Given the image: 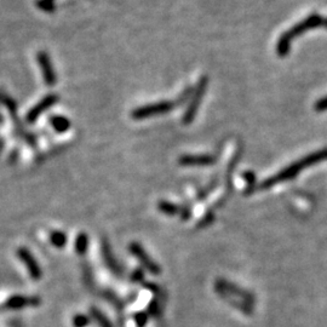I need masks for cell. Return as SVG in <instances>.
<instances>
[{
	"label": "cell",
	"instance_id": "e0dca14e",
	"mask_svg": "<svg viewBox=\"0 0 327 327\" xmlns=\"http://www.w3.org/2000/svg\"><path fill=\"white\" fill-rule=\"evenodd\" d=\"M92 314H93V316H95V318L99 321V325H101L102 327H112L111 324H109V321L107 320L106 318H103V315H102L98 310L92 309Z\"/></svg>",
	"mask_w": 327,
	"mask_h": 327
},
{
	"label": "cell",
	"instance_id": "277c9868",
	"mask_svg": "<svg viewBox=\"0 0 327 327\" xmlns=\"http://www.w3.org/2000/svg\"><path fill=\"white\" fill-rule=\"evenodd\" d=\"M324 23H325V18H323L318 14H313L310 15V16H308L307 18H304L302 22L295 25L291 30H286V32L290 35V38L294 40V38H296V36L302 35V34L308 32L309 30H314V28L318 27H324Z\"/></svg>",
	"mask_w": 327,
	"mask_h": 327
},
{
	"label": "cell",
	"instance_id": "4fadbf2b",
	"mask_svg": "<svg viewBox=\"0 0 327 327\" xmlns=\"http://www.w3.org/2000/svg\"><path fill=\"white\" fill-rule=\"evenodd\" d=\"M50 240H51L52 245L56 247H63L65 242H67V237L61 232H52L50 235Z\"/></svg>",
	"mask_w": 327,
	"mask_h": 327
},
{
	"label": "cell",
	"instance_id": "ba28073f",
	"mask_svg": "<svg viewBox=\"0 0 327 327\" xmlns=\"http://www.w3.org/2000/svg\"><path fill=\"white\" fill-rule=\"evenodd\" d=\"M18 257H20L21 261L26 264V267L28 268V270H30V276H32L33 279L35 280L40 279L41 270L40 268H39L38 263H36L35 260L33 258V256L30 255V251L26 250V248H20V250H18Z\"/></svg>",
	"mask_w": 327,
	"mask_h": 327
},
{
	"label": "cell",
	"instance_id": "52a82bcc",
	"mask_svg": "<svg viewBox=\"0 0 327 327\" xmlns=\"http://www.w3.org/2000/svg\"><path fill=\"white\" fill-rule=\"evenodd\" d=\"M130 250H131V252H132L133 255H135L136 257L138 258V261H140L141 263H142L143 266L146 267V269H147V270L150 271V273L155 274V275H156V274L160 273V268L156 266L155 262L151 261L150 258H149L147 252H146V251L143 250V248L141 247L140 245L136 244V242H133V244L130 245Z\"/></svg>",
	"mask_w": 327,
	"mask_h": 327
},
{
	"label": "cell",
	"instance_id": "5b68a950",
	"mask_svg": "<svg viewBox=\"0 0 327 327\" xmlns=\"http://www.w3.org/2000/svg\"><path fill=\"white\" fill-rule=\"evenodd\" d=\"M38 62L41 68V73H43L44 83L48 86H54L57 83V75L55 73L54 67H52L51 59H50L49 55L46 52L41 51L38 54Z\"/></svg>",
	"mask_w": 327,
	"mask_h": 327
},
{
	"label": "cell",
	"instance_id": "30bf717a",
	"mask_svg": "<svg viewBox=\"0 0 327 327\" xmlns=\"http://www.w3.org/2000/svg\"><path fill=\"white\" fill-rule=\"evenodd\" d=\"M38 298L32 297H22V296H17V297H12L11 299L7 300V307L9 308H23V307H30V305H36L38 304Z\"/></svg>",
	"mask_w": 327,
	"mask_h": 327
},
{
	"label": "cell",
	"instance_id": "6da1fadb",
	"mask_svg": "<svg viewBox=\"0 0 327 327\" xmlns=\"http://www.w3.org/2000/svg\"><path fill=\"white\" fill-rule=\"evenodd\" d=\"M325 159H327V149H323V150H320V151H316V153L311 154V155H309V156H305L304 159H302V160H299L298 163L291 165V166L287 167L286 170H284L282 172H280L278 176L274 177L273 179L266 182V185L273 184V183L280 182V180L292 178V177H294L297 172H299L300 170L304 169V167L309 166V165H313L315 163H319V161H321V160H325Z\"/></svg>",
	"mask_w": 327,
	"mask_h": 327
},
{
	"label": "cell",
	"instance_id": "7c38bea8",
	"mask_svg": "<svg viewBox=\"0 0 327 327\" xmlns=\"http://www.w3.org/2000/svg\"><path fill=\"white\" fill-rule=\"evenodd\" d=\"M50 124L57 132H65L70 129V121L68 118L62 117V115H52L50 118Z\"/></svg>",
	"mask_w": 327,
	"mask_h": 327
},
{
	"label": "cell",
	"instance_id": "ac0fdd59",
	"mask_svg": "<svg viewBox=\"0 0 327 327\" xmlns=\"http://www.w3.org/2000/svg\"><path fill=\"white\" fill-rule=\"evenodd\" d=\"M316 112H325L327 111V96L326 97H323L321 99H319L318 102L314 106Z\"/></svg>",
	"mask_w": 327,
	"mask_h": 327
},
{
	"label": "cell",
	"instance_id": "d6986e66",
	"mask_svg": "<svg viewBox=\"0 0 327 327\" xmlns=\"http://www.w3.org/2000/svg\"><path fill=\"white\" fill-rule=\"evenodd\" d=\"M88 321L89 320L85 318V316L79 315V316H77V318H74V326L83 327V326L88 325Z\"/></svg>",
	"mask_w": 327,
	"mask_h": 327
},
{
	"label": "cell",
	"instance_id": "9a60e30c",
	"mask_svg": "<svg viewBox=\"0 0 327 327\" xmlns=\"http://www.w3.org/2000/svg\"><path fill=\"white\" fill-rule=\"evenodd\" d=\"M86 247H88V238H86V235L80 234L77 239V251L82 253L86 250Z\"/></svg>",
	"mask_w": 327,
	"mask_h": 327
},
{
	"label": "cell",
	"instance_id": "9c48e42d",
	"mask_svg": "<svg viewBox=\"0 0 327 327\" xmlns=\"http://www.w3.org/2000/svg\"><path fill=\"white\" fill-rule=\"evenodd\" d=\"M179 163L185 166H199V165H210L214 163V158L210 155H184L179 159Z\"/></svg>",
	"mask_w": 327,
	"mask_h": 327
},
{
	"label": "cell",
	"instance_id": "2e32d148",
	"mask_svg": "<svg viewBox=\"0 0 327 327\" xmlns=\"http://www.w3.org/2000/svg\"><path fill=\"white\" fill-rule=\"evenodd\" d=\"M38 6L46 12L54 11V9H55L54 4H52V0H39Z\"/></svg>",
	"mask_w": 327,
	"mask_h": 327
},
{
	"label": "cell",
	"instance_id": "ffe728a7",
	"mask_svg": "<svg viewBox=\"0 0 327 327\" xmlns=\"http://www.w3.org/2000/svg\"><path fill=\"white\" fill-rule=\"evenodd\" d=\"M324 27L327 28V18H325V23H324Z\"/></svg>",
	"mask_w": 327,
	"mask_h": 327
},
{
	"label": "cell",
	"instance_id": "3957f363",
	"mask_svg": "<svg viewBox=\"0 0 327 327\" xmlns=\"http://www.w3.org/2000/svg\"><path fill=\"white\" fill-rule=\"evenodd\" d=\"M175 108V103L170 101L156 102V103H150L147 106L138 107L137 109L132 112V118L135 120H145L148 118L156 117V115L166 114L171 112Z\"/></svg>",
	"mask_w": 327,
	"mask_h": 327
},
{
	"label": "cell",
	"instance_id": "5bb4252c",
	"mask_svg": "<svg viewBox=\"0 0 327 327\" xmlns=\"http://www.w3.org/2000/svg\"><path fill=\"white\" fill-rule=\"evenodd\" d=\"M159 210L163 211V212L167 214H174L177 212L176 205H174V204L171 203H167V201H161V203H159Z\"/></svg>",
	"mask_w": 327,
	"mask_h": 327
},
{
	"label": "cell",
	"instance_id": "7a4b0ae2",
	"mask_svg": "<svg viewBox=\"0 0 327 327\" xmlns=\"http://www.w3.org/2000/svg\"><path fill=\"white\" fill-rule=\"evenodd\" d=\"M208 77H203L200 80H199L198 86H196L195 90L193 91V95H192V97H190V102H189V106H188V109L185 111L184 115H183V124L188 125V124H190V122H193L196 113H198V109H199V107H200V103L203 102L204 96H205L206 89H208Z\"/></svg>",
	"mask_w": 327,
	"mask_h": 327
},
{
	"label": "cell",
	"instance_id": "8fae6325",
	"mask_svg": "<svg viewBox=\"0 0 327 327\" xmlns=\"http://www.w3.org/2000/svg\"><path fill=\"white\" fill-rule=\"evenodd\" d=\"M291 43L292 39L290 38L287 32L281 34V36H280L278 40V44H276V54H278V56H287V55L290 54V50H291Z\"/></svg>",
	"mask_w": 327,
	"mask_h": 327
},
{
	"label": "cell",
	"instance_id": "8992f818",
	"mask_svg": "<svg viewBox=\"0 0 327 327\" xmlns=\"http://www.w3.org/2000/svg\"><path fill=\"white\" fill-rule=\"evenodd\" d=\"M57 102H59V96L57 95H49L46 96V97H44L36 106H34L30 111V113L27 114V118H26L27 122H30V124L35 122L36 120H38V118L40 117L44 112L48 111L50 107H52L55 103H57Z\"/></svg>",
	"mask_w": 327,
	"mask_h": 327
}]
</instances>
